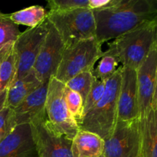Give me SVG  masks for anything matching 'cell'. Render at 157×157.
I'll list each match as a JSON object with an SVG mask.
<instances>
[{"instance_id":"cell-1","label":"cell","mask_w":157,"mask_h":157,"mask_svg":"<svg viewBox=\"0 0 157 157\" xmlns=\"http://www.w3.org/2000/svg\"><path fill=\"white\" fill-rule=\"evenodd\" d=\"M94 14L96 38L103 44L142 25L157 21V0H112L110 6Z\"/></svg>"},{"instance_id":"cell-2","label":"cell","mask_w":157,"mask_h":157,"mask_svg":"<svg viewBox=\"0 0 157 157\" xmlns=\"http://www.w3.org/2000/svg\"><path fill=\"white\" fill-rule=\"evenodd\" d=\"M156 44L157 21H153L120 35L108 44L105 52L115 57L121 66L136 70Z\"/></svg>"},{"instance_id":"cell-3","label":"cell","mask_w":157,"mask_h":157,"mask_svg":"<svg viewBox=\"0 0 157 157\" xmlns=\"http://www.w3.org/2000/svg\"><path fill=\"white\" fill-rule=\"evenodd\" d=\"M122 67L105 81L106 88L102 98L87 113L78 124L79 130L91 132L103 140L111 135L117 121V103Z\"/></svg>"},{"instance_id":"cell-4","label":"cell","mask_w":157,"mask_h":157,"mask_svg":"<svg viewBox=\"0 0 157 157\" xmlns=\"http://www.w3.org/2000/svg\"><path fill=\"white\" fill-rule=\"evenodd\" d=\"M102 44L95 38L78 41L67 46L55 78L63 84L76 75L94 70V65L102 57Z\"/></svg>"},{"instance_id":"cell-5","label":"cell","mask_w":157,"mask_h":157,"mask_svg":"<svg viewBox=\"0 0 157 157\" xmlns=\"http://www.w3.org/2000/svg\"><path fill=\"white\" fill-rule=\"evenodd\" d=\"M47 19L58 32L65 47L96 37L94 14L87 8L55 13L48 12Z\"/></svg>"},{"instance_id":"cell-6","label":"cell","mask_w":157,"mask_h":157,"mask_svg":"<svg viewBox=\"0 0 157 157\" xmlns=\"http://www.w3.org/2000/svg\"><path fill=\"white\" fill-rule=\"evenodd\" d=\"M29 125L38 157H74L72 140L52 127L46 116L45 110Z\"/></svg>"},{"instance_id":"cell-7","label":"cell","mask_w":157,"mask_h":157,"mask_svg":"<svg viewBox=\"0 0 157 157\" xmlns=\"http://www.w3.org/2000/svg\"><path fill=\"white\" fill-rule=\"evenodd\" d=\"M101 157H142L139 119L117 120L111 135L104 140Z\"/></svg>"},{"instance_id":"cell-8","label":"cell","mask_w":157,"mask_h":157,"mask_svg":"<svg viewBox=\"0 0 157 157\" xmlns=\"http://www.w3.org/2000/svg\"><path fill=\"white\" fill-rule=\"evenodd\" d=\"M64 84L52 77L49 80L45 113L49 123L61 134L71 140L79 131L78 124L71 115L64 97Z\"/></svg>"},{"instance_id":"cell-9","label":"cell","mask_w":157,"mask_h":157,"mask_svg":"<svg viewBox=\"0 0 157 157\" xmlns=\"http://www.w3.org/2000/svg\"><path fill=\"white\" fill-rule=\"evenodd\" d=\"M49 21L21 32L14 42L16 55V74L12 82L21 79L33 70L34 64L48 32Z\"/></svg>"},{"instance_id":"cell-10","label":"cell","mask_w":157,"mask_h":157,"mask_svg":"<svg viewBox=\"0 0 157 157\" xmlns=\"http://www.w3.org/2000/svg\"><path fill=\"white\" fill-rule=\"evenodd\" d=\"M64 48L65 45L61 36L49 22L48 32L33 67L34 73L41 84L48 82L52 77H55Z\"/></svg>"},{"instance_id":"cell-11","label":"cell","mask_w":157,"mask_h":157,"mask_svg":"<svg viewBox=\"0 0 157 157\" xmlns=\"http://www.w3.org/2000/svg\"><path fill=\"white\" fill-rule=\"evenodd\" d=\"M157 68V44L152 48L141 65L136 69L139 118L145 116L152 108Z\"/></svg>"},{"instance_id":"cell-12","label":"cell","mask_w":157,"mask_h":157,"mask_svg":"<svg viewBox=\"0 0 157 157\" xmlns=\"http://www.w3.org/2000/svg\"><path fill=\"white\" fill-rule=\"evenodd\" d=\"M122 67L117 103V120L130 121L139 119L136 70Z\"/></svg>"},{"instance_id":"cell-13","label":"cell","mask_w":157,"mask_h":157,"mask_svg":"<svg viewBox=\"0 0 157 157\" xmlns=\"http://www.w3.org/2000/svg\"><path fill=\"white\" fill-rule=\"evenodd\" d=\"M0 157H38L29 124L16 126L0 142Z\"/></svg>"},{"instance_id":"cell-14","label":"cell","mask_w":157,"mask_h":157,"mask_svg":"<svg viewBox=\"0 0 157 157\" xmlns=\"http://www.w3.org/2000/svg\"><path fill=\"white\" fill-rule=\"evenodd\" d=\"M48 82L43 83L30 94L13 110L14 121L16 126L30 124L45 108Z\"/></svg>"},{"instance_id":"cell-15","label":"cell","mask_w":157,"mask_h":157,"mask_svg":"<svg viewBox=\"0 0 157 157\" xmlns=\"http://www.w3.org/2000/svg\"><path fill=\"white\" fill-rule=\"evenodd\" d=\"M104 140L95 133L81 130L72 140L71 152L74 157H101Z\"/></svg>"},{"instance_id":"cell-16","label":"cell","mask_w":157,"mask_h":157,"mask_svg":"<svg viewBox=\"0 0 157 157\" xmlns=\"http://www.w3.org/2000/svg\"><path fill=\"white\" fill-rule=\"evenodd\" d=\"M139 121L142 157H157V110L151 108Z\"/></svg>"},{"instance_id":"cell-17","label":"cell","mask_w":157,"mask_h":157,"mask_svg":"<svg viewBox=\"0 0 157 157\" xmlns=\"http://www.w3.org/2000/svg\"><path fill=\"white\" fill-rule=\"evenodd\" d=\"M41 84L33 70L21 79L12 82L7 89L6 107L14 110Z\"/></svg>"},{"instance_id":"cell-18","label":"cell","mask_w":157,"mask_h":157,"mask_svg":"<svg viewBox=\"0 0 157 157\" xmlns=\"http://www.w3.org/2000/svg\"><path fill=\"white\" fill-rule=\"evenodd\" d=\"M16 74V55L14 42L0 50V92L8 89Z\"/></svg>"},{"instance_id":"cell-19","label":"cell","mask_w":157,"mask_h":157,"mask_svg":"<svg viewBox=\"0 0 157 157\" xmlns=\"http://www.w3.org/2000/svg\"><path fill=\"white\" fill-rule=\"evenodd\" d=\"M9 15L10 19L18 25H22L29 28H35L47 19L48 11L37 5L12 12Z\"/></svg>"},{"instance_id":"cell-20","label":"cell","mask_w":157,"mask_h":157,"mask_svg":"<svg viewBox=\"0 0 157 157\" xmlns=\"http://www.w3.org/2000/svg\"><path fill=\"white\" fill-rule=\"evenodd\" d=\"M95 79L94 71H87L75 76L64 84L71 90L79 94L84 103Z\"/></svg>"},{"instance_id":"cell-21","label":"cell","mask_w":157,"mask_h":157,"mask_svg":"<svg viewBox=\"0 0 157 157\" xmlns=\"http://www.w3.org/2000/svg\"><path fill=\"white\" fill-rule=\"evenodd\" d=\"M20 34L19 27L10 19L9 14L0 12V50L6 44L15 42Z\"/></svg>"},{"instance_id":"cell-22","label":"cell","mask_w":157,"mask_h":157,"mask_svg":"<svg viewBox=\"0 0 157 157\" xmlns=\"http://www.w3.org/2000/svg\"><path fill=\"white\" fill-rule=\"evenodd\" d=\"M118 64L119 62L115 57L104 52L102 57L98 61L97 68L94 70V75L96 79L106 81L116 72Z\"/></svg>"},{"instance_id":"cell-23","label":"cell","mask_w":157,"mask_h":157,"mask_svg":"<svg viewBox=\"0 0 157 157\" xmlns=\"http://www.w3.org/2000/svg\"><path fill=\"white\" fill-rule=\"evenodd\" d=\"M64 97L67 109L77 124L81 123L84 116V101L81 95L71 90L64 84Z\"/></svg>"},{"instance_id":"cell-24","label":"cell","mask_w":157,"mask_h":157,"mask_svg":"<svg viewBox=\"0 0 157 157\" xmlns=\"http://www.w3.org/2000/svg\"><path fill=\"white\" fill-rule=\"evenodd\" d=\"M89 0H49L48 1V12H64L78 9L87 8Z\"/></svg>"},{"instance_id":"cell-25","label":"cell","mask_w":157,"mask_h":157,"mask_svg":"<svg viewBox=\"0 0 157 157\" xmlns=\"http://www.w3.org/2000/svg\"><path fill=\"white\" fill-rule=\"evenodd\" d=\"M106 88L105 81L95 79L84 103V115L87 113L102 98ZM84 117V116H83Z\"/></svg>"},{"instance_id":"cell-26","label":"cell","mask_w":157,"mask_h":157,"mask_svg":"<svg viewBox=\"0 0 157 157\" xmlns=\"http://www.w3.org/2000/svg\"><path fill=\"white\" fill-rule=\"evenodd\" d=\"M16 127L14 121L13 110L5 107L0 113V142L6 137Z\"/></svg>"},{"instance_id":"cell-27","label":"cell","mask_w":157,"mask_h":157,"mask_svg":"<svg viewBox=\"0 0 157 157\" xmlns=\"http://www.w3.org/2000/svg\"><path fill=\"white\" fill-rule=\"evenodd\" d=\"M112 0H89L88 9L90 10H98L104 9L110 5Z\"/></svg>"},{"instance_id":"cell-28","label":"cell","mask_w":157,"mask_h":157,"mask_svg":"<svg viewBox=\"0 0 157 157\" xmlns=\"http://www.w3.org/2000/svg\"><path fill=\"white\" fill-rule=\"evenodd\" d=\"M6 96H7V90L0 92V113L6 107Z\"/></svg>"},{"instance_id":"cell-29","label":"cell","mask_w":157,"mask_h":157,"mask_svg":"<svg viewBox=\"0 0 157 157\" xmlns=\"http://www.w3.org/2000/svg\"><path fill=\"white\" fill-rule=\"evenodd\" d=\"M152 109L157 110V68H156V84H155L154 94H153V102H152Z\"/></svg>"}]
</instances>
